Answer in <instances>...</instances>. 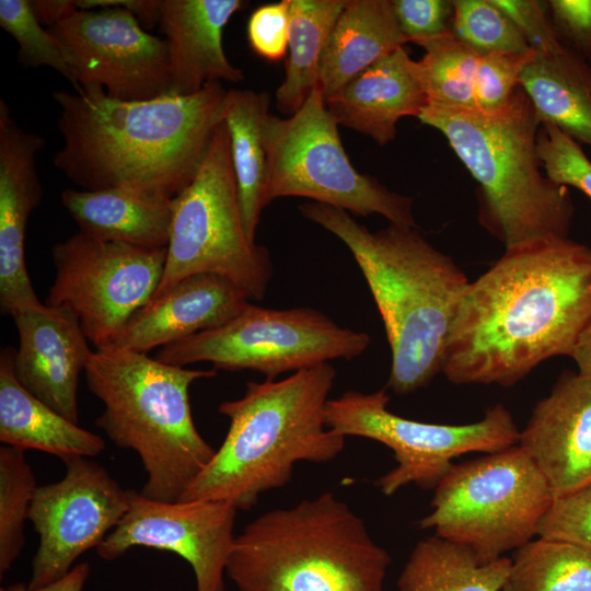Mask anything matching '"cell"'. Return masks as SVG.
Here are the masks:
<instances>
[{"mask_svg":"<svg viewBox=\"0 0 591 591\" xmlns=\"http://www.w3.org/2000/svg\"><path fill=\"white\" fill-rule=\"evenodd\" d=\"M274 267L268 250L245 234L228 128L221 123L189 185L173 198V216L159 296L197 274L220 276L262 300Z\"/></svg>","mask_w":591,"mask_h":591,"instance_id":"9","label":"cell"},{"mask_svg":"<svg viewBox=\"0 0 591 591\" xmlns=\"http://www.w3.org/2000/svg\"><path fill=\"white\" fill-rule=\"evenodd\" d=\"M402 33L408 42L419 43L451 28L453 1L392 0Z\"/></svg>","mask_w":591,"mask_h":591,"instance_id":"39","label":"cell"},{"mask_svg":"<svg viewBox=\"0 0 591 591\" xmlns=\"http://www.w3.org/2000/svg\"><path fill=\"white\" fill-rule=\"evenodd\" d=\"M385 389L372 393L346 391L329 398L326 424L346 437L378 441L393 451L395 467L375 480L385 496L414 484L434 490L453 460L466 453L489 454L518 444L520 430L502 404L486 409L482 419L465 425L417 421L389 410Z\"/></svg>","mask_w":591,"mask_h":591,"instance_id":"11","label":"cell"},{"mask_svg":"<svg viewBox=\"0 0 591 591\" xmlns=\"http://www.w3.org/2000/svg\"><path fill=\"white\" fill-rule=\"evenodd\" d=\"M236 512L224 501H161L135 491L129 510L96 553L111 561L135 546L171 552L190 565L196 591H224Z\"/></svg>","mask_w":591,"mask_h":591,"instance_id":"16","label":"cell"},{"mask_svg":"<svg viewBox=\"0 0 591 591\" xmlns=\"http://www.w3.org/2000/svg\"><path fill=\"white\" fill-rule=\"evenodd\" d=\"M433 491L419 528L467 548L482 563L538 535L555 498L519 444L453 464Z\"/></svg>","mask_w":591,"mask_h":591,"instance_id":"8","label":"cell"},{"mask_svg":"<svg viewBox=\"0 0 591 591\" xmlns=\"http://www.w3.org/2000/svg\"><path fill=\"white\" fill-rule=\"evenodd\" d=\"M241 0H161L160 30L167 46L171 94L188 95L210 82H240L241 69L223 48V30Z\"/></svg>","mask_w":591,"mask_h":591,"instance_id":"21","label":"cell"},{"mask_svg":"<svg viewBox=\"0 0 591 591\" xmlns=\"http://www.w3.org/2000/svg\"><path fill=\"white\" fill-rule=\"evenodd\" d=\"M31 5L39 23L51 28L79 10L74 0H31Z\"/></svg>","mask_w":591,"mask_h":591,"instance_id":"43","label":"cell"},{"mask_svg":"<svg viewBox=\"0 0 591 591\" xmlns=\"http://www.w3.org/2000/svg\"><path fill=\"white\" fill-rule=\"evenodd\" d=\"M12 348L0 355V441L60 457L100 455L104 439L70 421L24 389L13 369Z\"/></svg>","mask_w":591,"mask_h":591,"instance_id":"23","label":"cell"},{"mask_svg":"<svg viewBox=\"0 0 591 591\" xmlns=\"http://www.w3.org/2000/svg\"><path fill=\"white\" fill-rule=\"evenodd\" d=\"M19 347L13 369L20 384L65 418L79 422L78 383L93 352L71 311L40 304L13 317Z\"/></svg>","mask_w":591,"mask_h":591,"instance_id":"18","label":"cell"},{"mask_svg":"<svg viewBox=\"0 0 591 591\" xmlns=\"http://www.w3.org/2000/svg\"><path fill=\"white\" fill-rule=\"evenodd\" d=\"M408 42L392 0H347L323 53L318 85L335 95L368 67Z\"/></svg>","mask_w":591,"mask_h":591,"instance_id":"25","label":"cell"},{"mask_svg":"<svg viewBox=\"0 0 591 591\" xmlns=\"http://www.w3.org/2000/svg\"><path fill=\"white\" fill-rule=\"evenodd\" d=\"M559 42L582 59H591V0L545 1Z\"/></svg>","mask_w":591,"mask_h":591,"instance_id":"40","label":"cell"},{"mask_svg":"<svg viewBox=\"0 0 591 591\" xmlns=\"http://www.w3.org/2000/svg\"><path fill=\"white\" fill-rule=\"evenodd\" d=\"M417 44L425 49L417 63L429 103L476 108L474 88L480 56L451 28Z\"/></svg>","mask_w":591,"mask_h":591,"instance_id":"31","label":"cell"},{"mask_svg":"<svg viewBox=\"0 0 591 591\" xmlns=\"http://www.w3.org/2000/svg\"><path fill=\"white\" fill-rule=\"evenodd\" d=\"M290 0L266 3L255 9L247 22L252 50L268 61L281 60L289 45Z\"/></svg>","mask_w":591,"mask_h":591,"instance_id":"38","label":"cell"},{"mask_svg":"<svg viewBox=\"0 0 591 591\" xmlns=\"http://www.w3.org/2000/svg\"><path fill=\"white\" fill-rule=\"evenodd\" d=\"M228 90L210 82L188 95L120 101L100 86L55 91L62 147L54 164L84 190L129 189L173 199L195 177Z\"/></svg>","mask_w":591,"mask_h":591,"instance_id":"2","label":"cell"},{"mask_svg":"<svg viewBox=\"0 0 591 591\" xmlns=\"http://www.w3.org/2000/svg\"><path fill=\"white\" fill-rule=\"evenodd\" d=\"M506 556L479 561L467 548L437 535L418 541L398 579V591H500L509 572Z\"/></svg>","mask_w":591,"mask_h":591,"instance_id":"28","label":"cell"},{"mask_svg":"<svg viewBox=\"0 0 591 591\" xmlns=\"http://www.w3.org/2000/svg\"><path fill=\"white\" fill-rule=\"evenodd\" d=\"M590 323V246L552 237L508 248L463 293L442 373L459 385L512 386L543 361L571 357Z\"/></svg>","mask_w":591,"mask_h":591,"instance_id":"1","label":"cell"},{"mask_svg":"<svg viewBox=\"0 0 591 591\" xmlns=\"http://www.w3.org/2000/svg\"><path fill=\"white\" fill-rule=\"evenodd\" d=\"M270 95L254 90H228L223 121L230 138L243 228L255 242L266 204L267 162L263 127L269 114Z\"/></svg>","mask_w":591,"mask_h":591,"instance_id":"27","label":"cell"},{"mask_svg":"<svg viewBox=\"0 0 591 591\" xmlns=\"http://www.w3.org/2000/svg\"><path fill=\"white\" fill-rule=\"evenodd\" d=\"M299 209L344 242L368 283L391 348L387 387L406 395L427 386L442 372L470 283L464 271L417 229L390 223L372 232L339 208L312 201Z\"/></svg>","mask_w":591,"mask_h":591,"instance_id":"3","label":"cell"},{"mask_svg":"<svg viewBox=\"0 0 591 591\" xmlns=\"http://www.w3.org/2000/svg\"><path fill=\"white\" fill-rule=\"evenodd\" d=\"M536 51L491 53L482 56L475 77V105L482 112H494L505 106L515 89L524 68Z\"/></svg>","mask_w":591,"mask_h":591,"instance_id":"36","label":"cell"},{"mask_svg":"<svg viewBox=\"0 0 591 591\" xmlns=\"http://www.w3.org/2000/svg\"><path fill=\"white\" fill-rule=\"evenodd\" d=\"M537 154L546 176L591 198V161L580 144L551 123L537 132Z\"/></svg>","mask_w":591,"mask_h":591,"instance_id":"35","label":"cell"},{"mask_svg":"<svg viewBox=\"0 0 591 591\" xmlns=\"http://www.w3.org/2000/svg\"><path fill=\"white\" fill-rule=\"evenodd\" d=\"M0 26L19 45V61L25 67H49L77 88L73 73L50 32L34 14L31 0H0Z\"/></svg>","mask_w":591,"mask_h":591,"instance_id":"34","label":"cell"},{"mask_svg":"<svg viewBox=\"0 0 591 591\" xmlns=\"http://www.w3.org/2000/svg\"><path fill=\"white\" fill-rule=\"evenodd\" d=\"M25 450L11 445L0 448V575L11 569L21 554L24 525L37 488Z\"/></svg>","mask_w":591,"mask_h":591,"instance_id":"32","label":"cell"},{"mask_svg":"<svg viewBox=\"0 0 591 591\" xmlns=\"http://www.w3.org/2000/svg\"><path fill=\"white\" fill-rule=\"evenodd\" d=\"M500 591H591V552L558 540H532L514 551Z\"/></svg>","mask_w":591,"mask_h":591,"instance_id":"30","label":"cell"},{"mask_svg":"<svg viewBox=\"0 0 591 591\" xmlns=\"http://www.w3.org/2000/svg\"><path fill=\"white\" fill-rule=\"evenodd\" d=\"M250 303L244 291L220 276L192 275L152 297L127 322L114 345L147 354L219 327Z\"/></svg>","mask_w":591,"mask_h":591,"instance_id":"20","label":"cell"},{"mask_svg":"<svg viewBox=\"0 0 591 591\" xmlns=\"http://www.w3.org/2000/svg\"><path fill=\"white\" fill-rule=\"evenodd\" d=\"M578 372L591 379V323L578 339L571 357Z\"/></svg>","mask_w":591,"mask_h":591,"instance_id":"45","label":"cell"},{"mask_svg":"<svg viewBox=\"0 0 591 591\" xmlns=\"http://www.w3.org/2000/svg\"><path fill=\"white\" fill-rule=\"evenodd\" d=\"M391 563L363 519L325 491L250 522L225 575L237 591H383Z\"/></svg>","mask_w":591,"mask_h":591,"instance_id":"7","label":"cell"},{"mask_svg":"<svg viewBox=\"0 0 591 591\" xmlns=\"http://www.w3.org/2000/svg\"><path fill=\"white\" fill-rule=\"evenodd\" d=\"M336 379L328 362L282 380L251 381L242 397L219 405L229 429L206 468L177 501H224L237 510L286 486L297 463H328L345 437L326 424L325 408Z\"/></svg>","mask_w":591,"mask_h":591,"instance_id":"4","label":"cell"},{"mask_svg":"<svg viewBox=\"0 0 591 591\" xmlns=\"http://www.w3.org/2000/svg\"><path fill=\"white\" fill-rule=\"evenodd\" d=\"M118 7L129 10L146 31L160 23L161 0H118Z\"/></svg>","mask_w":591,"mask_h":591,"instance_id":"44","label":"cell"},{"mask_svg":"<svg viewBox=\"0 0 591 591\" xmlns=\"http://www.w3.org/2000/svg\"><path fill=\"white\" fill-rule=\"evenodd\" d=\"M418 119L444 136L477 182L478 222L506 250L569 237L571 194L542 172V123L520 85L497 111L428 103Z\"/></svg>","mask_w":591,"mask_h":591,"instance_id":"5","label":"cell"},{"mask_svg":"<svg viewBox=\"0 0 591 591\" xmlns=\"http://www.w3.org/2000/svg\"><path fill=\"white\" fill-rule=\"evenodd\" d=\"M62 462L65 476L37 486L28 511L38 535L31 589L61 578L83 553L96 548L127 513L135 493L90 457L68 456Z\"/></svg>","mask_w":591,"mask_h":591,"instance_id":"15","label":"cell"},{"mask_svg":"<svg viewBox=\"0 0 591 591\" xmlns=\"http://www.w3.org/2000/svg\"><path fill=\"white\" fill-rule=\"evenodd\" d=\"M61 201L83 231L144 248H166L173 199L129 189H65Z\"/></svg>","mask_w":591,"mask_h":591,"instance_id":"24","label":"cell"},{"mask_svg":"<svg viewBox=\"0 0 591 591\" xmlns=\"http://www.w3.org/2000/svg\"><path fill=\"white\" fill-rule=\"evenodd\" d=\"M347 0H290L288 58L276 106L294 114L318 85L320 63Z\"/></svg>","mask_w":591,"mask_h":591,"instance_id":"29","label":"cell"},{"mask_svg":"<svg viewBox=\"0 0 591 591\" xmlns=\"http://www.w3.org/2000/svg\"><path fill=\"white\" fill-rule=\"evenodd\" d=\"M55 279L45 304L76 314L96 348L113 345L155 293L166 248H144L79 231L51 250Z\"/></svg>","mask_w":591,"mask_h":591,"instance_id":"13","label":"cell"},{"mask_svg":"<svg viewBox=\"0 0 591 591\" xmlns=\"http://www.w3.org/2000/svg\"><path fill=\"white\" fill-rule=\"evenodd\" d=\"M37 134L24 130L0 100V309L15 315L43 304L25 264L26 225L43 198L36 155L44 147Z\"/></svg>","mask_w":591,"mask_h":591,"instance_id":"17","label":"cell"},{"mask_svg":"<svg viewBox=\"0 0 591 591\" xmlns=\"http://www.w3.org/2000/svg\"><path fill=\"white\" fill-rule=\"evenodd\" d=\"M369 344L367 333L341 327L315 309L250 303L228 323L162 347L155 358L177 367L207 361L216 370L247 369L274 380L333 359L356 358Z\"/></svg>","mask_w":591,"mask_h":591,"instance_id":"12","label":"cell"},{"mask_svg":"<svg viewBox=\"0 0 591 591\" xmlns=\"http://www.w3.org/2000/svg\"><path fill=\"white\" fill-rule=\"evenodd\" d=\"M429 99L418 63L404 47L384 56L325 100L338 125L386 146L401 118L419 117Z\"/></svg>","mask_w":591,"mask_h":591,"instance_id":"22","label":"cell"},{"mask_svg":"<svg viewBox=\"0 0 591 591\" xmlns=\"http://www.w3.org/2000/svg\"><path fill=\"white\" fill-rule=\"evenodd\" d=\"M518 444L554 497L591 483V379L565 371L538 401Z\"/></svg>","mask_w":591,"mask_h":591,"instance_id":"19","label":"cell"},{"mask_svg":"<svg viewBox=\"0 0 591 591\" xmlns=\"http://www.w3.org/2000/svg\"><path fill=\"white\" fill-rule=\"evenodd\" d=\"M84 374L104 404L95 425L141 460L147 473L141 494L177 501L216 452L194 424L189 387L217 370L167 364L113 344L93 350Z\"/></svg>","mask_w":591,"mask_h":591,"instance_id":"6","label":"cell"},{"mask_svg":"<svg viewBox=\"0 0 591 591\" xmlns=\"http://www.w3.org/2000/svg\"><path fill=\"white\" fill-rule=\"evenodd\" d=\"M519 85L541 123H551L591 147V67L584 59L565 46L536 53L522 71Z\"/></svg>","mask_w":591,"mask_h":591,"instance_id":"26","label":"cell"},{"mask_svg":"<svg viewBox=\"0 0 591 591\" xmlns=\"http://www.w3.org/2000/svg\"><path fill=\"white\" fill-rule=\"evenodd\" d=\"M90 570L88 563H80L72 567L65 576L46 586L31 589L28 584L20 582L5 588L2 587L0 591H82Z\"/></svg>","mask_w":591,"mask_h":591,"instance_id":"42","label":"cell"},{"mask_svg":"<svg viewBox=\"0 0 591 591\" xmlns=\"http://www.w3.org/2000/svg\"><path fill=\"white\" fill-rule=\"evenodd\" d=\"M510 18L536 53H552L564 46L552 26L545 1L536 0H494Z\"/></svg>","mask_w":591,"mask_h":591,"instance_id":"41","label":"cell"},{"mask_svg":"<svg viewBox=\"0 0 591 591\" xmlns=\"http://www.w3.org/2000/svg\"><path fill=\"white\" fill-rule=\"evenodd\" d=\"M77 88L100 86L120 101L170 93L165 39L146 31L124 7L78 10L51 28Z\"/></svg>","mask_w":591,"mask_h":591,"instance_id":"14","label":"cell"},{"mask_svg":"<svg viewBox=\"0 0 591 591\" xmlns=\"http://www.w3.org/2000/svg\"><path fill=\"white\" fill-rule=\"evenodd\" d=\"M452 33L480 57L491 53H524L530 46L494 0L453 1Z\"/></svg>","mask_w":591,"mask_h":591,"instance_id":"33","label":"cell"},{"mask_svg":"<svg viewBox=\"0 0 591 591\" xmlns=\"http://www.w3.org/2000/svg\"><path fill=\"white\" fill-rule=\"evenodd\" d=\"M538 536L568 542L591 552V483L554 498Z\"/></svg>","mask_w":591,"mask_h":591,"instance_id":"37","label":"cell"},{"mask_svg":"<svg viewBox=\"0 0 591 591\" xmlns=\"http://www.w3.org/2000/svg\"><path fill=\"white\" fill-rule=\"evenodd\" d=\"M263 140L267 205L280 197H304L361 217L376 213L392 224L417 229L412 197L390 190L352 165L320 85L289 117L269 113Z\"/></svg>","mask_w":591,"mask_h":591,"instance_id":"10","label":"cell"}]
</instances>
